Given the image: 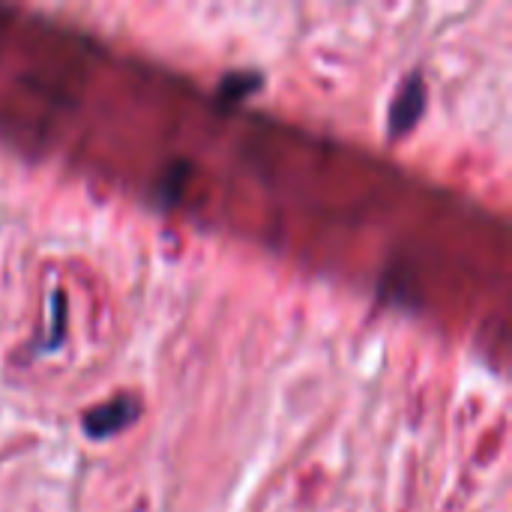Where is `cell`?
I'll return each instance as SVG.
<instances>
[{
	"instance_id": "cell-1",
	"label": "cell",
	"mask_w": 512,
	"mask_h": 512,
	"mask_svg": "<svg viewBox=\"0 0 512 512\" xmlns=\"http://www.w3.org/2000/svg\"><path fill=\"white\" fill-rule=\"evenodd\" d=\"M420 108H423V81H420V78H414V81L405 87V93L399 96V105H396V108H393V114H390V120H393V132H405V129L417 120Z\"/></svg>"
},
{
	"instance_id": "cell-2",
	"label": "cell",
	"mask_w": 512,
	"mask_h": 512,
	"mask_svg": "<svg viewBox=\"0 0 512 512\" xmlns=\"http://www.w3.org/2000/svg\"><path fill=\"white\" fill-rule=\"evenodd\" d=\"M126 408H132V405L120 402V405H108L102 411H93V414H87L84 426L90 429V435H111L132 417V411H126Z\"/></svg>"
}]
</instances>
